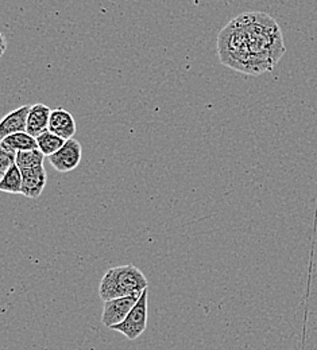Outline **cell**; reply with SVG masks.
Returning a JSON list of instances; mask_svg holds the SVG:
<instances>
[{
    "label": "cell",
    "instance_id": "cell-1",
    "mask_svg": "<svg viewBox=\"0 0 317 350\" xmlns=\"http://www.w3.org/2000/svg\"><path fill=\"white\" fill-rule=\"evenodd\" d=\"M216 46L225 66L247 76L272 72L286 53L281 27L262 11L233 18L219 33Z\"/></svg>",
    "mask_w": 317,
    "mask_h": 350
},
{
    "label": "cell",
    "instance_id": "cell-2",
    "mask_svg": "<svg viewBox=\"0 0 317 350\" xmlns=\"http://www.w3.org/2000/svg\"><path fill=\"white\" fill-rule=\"evenodd\" d=\"M149 287L144 273L133 264L110 268L99 286V295L105 302L110 299L142 293Z\"/></svg>",
    "mask_w": 317,
    "mask_h": 350
},
{
    "label": "cell",
    "instance_id": "cell-3",
    "mask_svg": "<svg viewBox=\"0 0 317 350\" xmlns=\"http://www.w3.org/2000/svg\"><path fill=\"white\" fill-rule=\"evenodd\" d=\"M147 298L149 290L146 288L143 290L139 301L133 307L127 318L122 323H118L111 329L122 333L130 341H134L138 337H140L147 327Z\"/></svg>",
    "mask_w": 317,
    "mask_h": 350
},
{
    "label": "cell",
    "instance_id": "cell-4",
    "mask_svg": "<svg viewBox=\"0 0 317 350\" xmlns=\"http://www.w3.org/2000/svg\"><path fill=\"white\" fill-rule=\"evenodd\" d=\"M142 293H136V294H131L127 297H121V298L105 301L104 308H103V315H101L103 325L105 327L111 329L112 326L122 323L127 318V315L130 314L133 307L136 306Z\"/></svg>",
    "mask_w": 317,
    "mask_h": 350
},
{
    "label": "cell",
    "instance_id": "cell-5",
    "mask_svg": "<svg viewBox=\"0 0 317 350\" xmlns=\"http://www.w3.org/2000/svg\"><path fill=\"white\" fill-rule=\"evenodd\" d=\"M83 157V148L79 140L68 139L65 144L53 155L47 157L51 167L60 173H69L79 167Z\"/></svg>",
    "mask_w": 317,
    "mask_h": 350
},
{
    "label": "cell",
    "instance_id": "cell-6",
    "mask_svg": "<svg viewBox=\"0 0 317 350\" xmlns=\"http://www.w3.org/2000/svg\"><path fill=\"white\" fill-rule=\"evenodd\" d=\"M22 176H23L22 194L31 200L38 198L42 194L47 182V175H46L44 165L31 167V169H23Z\"/></svg>",
    "mask_w": 317,
    "mask_h": 350
},
{
    "label": "cell",
    "instance_id": "cell-7",
    "mask_svg": "<svg viewBox=\"0 0 317 350\" xmlns=\"http://www.w3.org/2000/svg\"><path fill=\"white\" fill-rule=\"evenodd\" d=\"M49 131L54 132L55 135L61 136L62 139L68 140L75 136L77 131L76 120L71 112L64 108H54L50 115Z\"/></svg>",
    "mask_w": 317,
    "mask_h": 350
},
{
    "label": "cell",
    "instance_id": "cell-8",
    "mask_svg": "<svg viewBox=\"0 0 317 350\" xmlns=\"http://www.w3.org/2000/svg\"><path fill=\"white\" fill-rule=\"evenodd\" d=\"M31 105H22L15 111L7 113L0 122V139H4L8 135L16 132H25L27 130V119Z\"/></svg>",
    "mask_w": 317,
    "mask_h": 350
},
{
    "label": "cell",
    "instance_id": "cell-9",
    "mask_svg": "<svg viewBox=\"0 0 317 350\" xmlns=\"http://www.w3.org/2000/svg\"><path fill=\"white\" fill-rule=\"evenodd\" d=\"M51 108H49L45 104H34L30 108L29 119H27V130L26 132L30 133L34 137H38L44 132L49 130L50 123V115Z\"/></svg>",
    "mask_w": 317,
    "mask_h": 350
},
{
    "label": "cell",
    "instance_id": "cell-10",
    "mask_svg": "<svg viewBox=\"0 0 317 350\" xmlns=\"http://www.w3.org/2000/svg\"><path fill=\"white\" fill-rule=\"evenodd\" d=\"M0 144L19 152V151H30V150H37L38 148V142L37 137L31 136L27 132H16L12 135L5 136L1 139Z\"/></svg>",
    "mask_w": 317,
    "mask_h": 350
},
{
    "label": "cell",
    "instance_id": "cell-11",
    "mask_svg": "<svg viewBox=\"0 0 317 350\" xmlns=\"http://www.w3.org/2000/svg\"><path fill=\"white\" fill-rule=\"evenodd\" d=\"M22 185H23V176L22 170L15 163L11 166L0 179V190L10 194H22Z\"/></svg>",
    "mask_w": 317,
    "mask_h": 350
},
{
    "label": "cell",
    "instance_id": "cell-12",
    "mask_svg": "<svg viewBox=\"0 0 317 350\" xmlns=\"http://www.w3.org/2000/svg\"><path fill=\"white\" fill-rule=\"evenodd\" d=\"M37 142H38V148L45 154V157H50L54 152H57L65 144L66 140L55 135L54 132L47 130L37 137Z\"/></svg>",
    "mask_w": 317,
    "mask_h": 350
},
{
    "label": "cell",
    "instance_id": "cell-13",
    "mask_svg": "<svg viewBox=\"0 0 317 350\" xmlns=\"http://www.w3.org/2000/svg\"><path fill=\"white\" fill-rule=\"evenodd\" d=\"M44 158H45V154L40 148L30 150V151H19L16 154V165L19 166L21 170L31 169V167L42 166Z\"/></svg>",
    "mask_w": 317,
    "mask_h": 350
},
{
    "label": "cell",
    "instance_id": "cell-14",
    "mask_svg": "<svg viewBox=\"0 0 317 350\" xmlns=\"http://www.w3.org/2000/svg\"><path fill=\"white\" fill-rule=\"evenodd\" d=\"M16 151L0 144V174L3 175L16 163Z\"/></svg>",
    "mask_w": 317,
    "mask_h": 350
},
{
    "label": "cell",
    "instance_id": "cell-15",
    "mask_svg": "<svg viewBox=\"0 0 317 350\" xmlns=\"http://www.w3.org/2000/svg\"><path fill=\"white\" fill-rule=\"evenodd\" d=\"M0 40H1V50H0V55H3V54H4V51H5V47H7V41H5V38H4V36H3V34L0 36Z\"/></svg>",
    "mask_w": 317,
    "mask_h": 350
}]
</instances>
